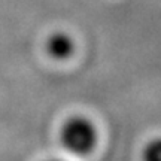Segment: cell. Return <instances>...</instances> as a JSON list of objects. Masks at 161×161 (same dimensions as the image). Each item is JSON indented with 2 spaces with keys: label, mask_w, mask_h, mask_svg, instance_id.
Returning a JSON list of instances; mask_svg holds the SVG:
<instances>
[{
  "label": "cell",
  "mask_w": 161,
  "mask_h": 161,
  "mask_svg": "<svg viewBox=\"0 0 161 161\" xmlns=\"http://www.w3.org/2000/svg\"><path fill=\"white\" fill-rule=\"evenodd\" d=\"M60 139L64 149H67L75 155H85L94 148L97 140V133L90 119L84 116H73L64 122L60 133Z\"/></svg>",
  "instance_id": "obj_1"
},
{
  "label": "cell",
  "mask_w": 161,
  "mask_h": 161,
  "mask_svg": "<svg viewBox=\"0 0 161 161\" xmlns=\"http://www.w3.org/2000/svg\"><path fill=\"white\" fill-rule=\"evenodd\" d=\"M46 51L55 60H64L73 52V40L66 33H54L46 40Z\"/></svg>",
  "instance_id": "obj_2"
},
{
  "label": "cell",
  "mask_w": 161,
  "mask_h": 161,
  "mask_svg": "<svg viewBox=\"0 0 161 161\" xmlns=\"http://www.w3.org/2000/svg\"><path fill=\"white\" fill-rule=\"evenodd\" d=\"M142 158L143 161H161V137H155L148 142L143 149Z\"/></svg>",
  "instance_id": "obj_3"
},
{
  "label": "cell",
  "mask_w": 161,
  "mask_h": 161,
  "mask_svg": "<svg viewBox=\"0 0 161 161\" xmlns=\"http://www.w3.org/2000/svg\"><path fill=\"white\" fill-rule=\"evenodd\" d=\"M51 161H58V160H51Z\"/></svg>",
  "instance_id": "obj_4"
}]
</instances>
